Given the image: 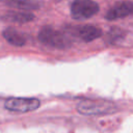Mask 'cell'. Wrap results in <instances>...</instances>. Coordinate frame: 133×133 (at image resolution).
Masks as SVG:
<instances>
[{"label": "cell", "instance_id": "1", "mask_svg": "<svg viewBox=\"0 0 133 133\" xmlns=\"http://www.w3.org/2000/svg\"><path fill=\"white\" fill-rule=\"evenodd\" d=\"M77 110L84 115H106L115 113L118 108L111 101L86 99L78 103Z\"/></svg>", "mask_w": 133, "mask_h": 133}, {"label": "cell", "instance_id": "2", "mask_svg": "<svg viewBox=\"0 0 133 133\" xmlns=\"http://www.w3.org/2000/svg\"><path fill=\"white\" fill-rule=\"evenodd\" d=\"M37 37L41 43L56 49H66L72 45L70 37L65 33L55 30L50 26H44L39 30Z\"/></svg>", "mask_w": 133, "mask_h": 133}, {"label": "cell", "instance_id": "3", "mask_svg": "<svg viewBox=\"0 0 133 133\" xmlns=\"http://www.w3.org/2000/svg\"><path fill=\"white\" fill-rule=\"evenodd\" d=\"M99 4L92 0H74L71 5V16L75 20H85L98 14Z\"/></svg>", "mask_w": 133, "mask_h": 133}, {"label": "cell", "instance_id": "4", "mask_svg": "<svg viewBox=\"0 0 133 133\" xmlns=\"http://www.w3.org/2000/svg\"><path fill=\"white\" fill-rule=\"evenodd\" d=\"M41 105V102L36 98H24V97H11L8 98L4 107L14 112H29L36 110Z\"/></svg>", "mask_w": 133, "mask_h": 133}, {"label": "cell", "instance_id": "5", "mask_svg": "<svg viewBox=\"0 0 133 133\" xmlns=\"http://www.w3.org/2000/svg\"><path fill=\"white\" fill-rule=\"evenodd\" d=\"M133 15V2L132 1H118L111 6L105 15V18L109 21L126 18Z\"/></svg>", "mask_w": 133, "mask_h": 133}, {"label": "cell", "instance_id": "6", "mask_svg": "<svg viewBox=\"0 0 133 133\" xmlns=\"http://www.w3.org/2000/svg\"><path fill=\"white\" fill-rule=\"evenodd\" d=\"M73 33L83 42H91L102 35V30L94 25H81L74 27Z\"/></svg>", "mask_w": 133, "mask_h": 133}, {"label": "cell", "instance_id": "7", "mask_svg": "<svg viewBox=\"0 0 133 133\" xmlns=\"http://www.w3.org/2000/svg\"><path fill=\"white\" fill-rule=\"evenodd\" d=\"M0 2L22 10L38 9L43 5V2L41 0H0Z\"/></svg>", "mask_w": 133, "mask_h": 133}, {"label": "cell", "instance_id": "8", "mask_svg": "<svg viewBox=\"0 0 133 133\" xmlns=\"http://www.w3.org/2000/svg\"><path fill=\"white\" fill-rule=\"evenodd\" d=\"M2 35L6 39V42H8L12 46L22 47V46H24L26 44L25 35L22 32H20L17 29H15V28L8 27V28L4 29L3 32H2Z\"/></svg>", "mask_w": 133, "mask_h": 133}, {"label": "cell", "instance_id": "9", "mask_svg": "<svg viewBox=\"0 0 133 133\" xmlns=\"http://www.w3.org/2000/svg\"><path fill=\"white\" fill-rule=\"evenodd\" d=\"M34 15L31 12H26V11H8L4 16H2V19L7 22H12V23H28L31 22L34 19Z\"/></svg>", "mask_w": 133, "mask_h": 133}, {"label": "cell", "instance_id": "10", "mask_svg": "<svg viewBox=\"0 0 133 133\" xmlns=\"http://www.w3.org/2000/svg\"><path fill=\"white\" fill-rule=\"evenodd\" d=\"M123 37H124V32L118 28H112L107 34V39L110 44H115L117 42H121Z\"/></svg>", "mask_w": 133, "mask_h": 133}]
</instances>
